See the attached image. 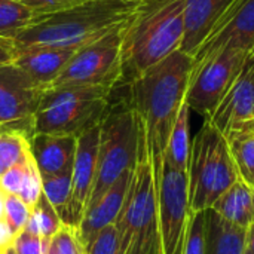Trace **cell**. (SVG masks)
<instances>
[{
    "label": "cell",
    "mask_w": 254,
    "mask_h": 254,
    "mask_svg": "<svg viewBox=\"0 0 254 254\" xmlns=\"http://www.w3.org/2000/svg\"><path fill=\"white\" fill-rule=\"evenodd\" d=\"M159 207V254H185L189 226V179L162 159L156 176Z\"/></svg>",
    "instance_id": "obj_9"
},
{
    "label": "cell",
    "mask_w": 254,
    "mask_h": 254,
    "mask_svg": "<svg viewBox=\"0 0 254 254\" xmlns=\"http://www.w3.org/2000/svg\"><path fill=\"white\" fill-rule=\"evenodd\" d=\"M18 46L13 39L0 36V67L12 64L16 58Z\"/></svg>",
    "instance_id": "obj_35"
},
{
    "label": "cell",
    "mask_w": 254,
    "mask_h": 254,
    "mask_svg": "<svg viewBox=\"0 0 254 254\" xmlns=\"http://www.w3.org/2000/svg\"><path fill=\"white\" fill-rule=\"evenodd\" d=\"M193 60L177 49L128 85V103L141 121L155 176L161 171L167 141L192 73Z\"/></svg>",
    "instance_id": "obj_1"
},
{
    "label": "cell",
    "mask_w": 254,
    "mask_h": 254,
    "mask_svg": "<svg viewBox=\"0 0 254 254\" xmlns=\"http://www.w3.org/2000/svg\"><path fill=\"white\" fill-rule=\"evenodd\" d=\"M71 176L73 168L67 170L60 174L54 176H40L42 177V192L51 202V205L55 208L61 220L65 216L70 195H71Z\"/></svg>",
    "instance_id": "obj_26"
},
{
    "label": "cell",
    "mask_w": 254,
    "mask_h": 254,
    "mask_svg": "<svg viewBox=\"0 0 254 254\" xmlns=\"http://www.w3.org/2000/svg\"><path fill=\"white\" fill-rule=\"evenodd\" d=\"M240 128L247 129V131H250V132H253L254 134V119H252L250 122H247V124H244V125H241ZM235 129H237V128H235Z\"/></svg>",
    "instance_id": "obj_38"
},
{
    "label": "cell",
    "mask_w": 254,
    "mask_h": 254,
    "mask_svg": "<svg viewBox=\"0 0 254 254\" xmlns=\"http://www.w3.org/2000/svg\"><path fill=\"white\" fill-rule=\"evenodd\" d=\"M21 1L30 6L37 15H46V13L70 9L91 0H21Z\"/></svg>",
    "instance_id": "obj_34"
},
{
    "label": "cell",
    "mask_w": 254,
    "mask_h": 254,
    "mask_svg": "<svg viewBox=\"0 0 254 254\" xmlns=\"http://www.w3.org/2000/svg\"><path fill=\"white\" fill-rule=\"evenodd\" d=\"M185 254H205V211H190Z\"/></svg>",
    "instance_id": "obj_28"
},
{
    "label": "cell",
    "mask_w": 254,
    "mask_h": 254,
    "mask_svg": "<svg viewBox=\"0 0 254 254\" xmlns=\"http://www.w3.org/2000/svg\"><path fill=\"white\" fill-rule=\"evenodd\" d=\"M146 0H91L70 9L37 15L15 36L18 46L48 45L79 49L131 19Z\"/></svg>",
    "instance_id": "obj_2"
},
{
    "label": "cell",
    "mask_w": 254,
    "mask_h": 254,
    "mask_svg": "<svg viewBox=\"0 0 254 254\" xmlns=\"http://www.w3.org/2000/svg\"><path fill=\"white\" fill-rule=\"evenodd\" d=\"M100 144V125L83 132L77 137L74 162H73V176H71V195L70 202L63 219V223L77 228L80 223L86 202L89 199L95 170H97V156Z\"/></svg>",
    "instance_id": "obj_13"
},
{
    "label": "cell",
    "mask_w": 254,
    "mask_h": 254,
    "mask_svg": "<svg viewBox=\"0 0 254 254\" xmlns=\"http://www.w3.org/2000/svg\"><path fill=\"white\" fill-rule=\"evenodd\" d=\"M13 240H15V237H13L12 231L9 229L6 220L1 217L0 219V250L4 252V250L10 249L13 244Z\"/></svg>",
    "instance_id": "obj_36"
},
{
    "label": "cell",
    "mask_w": 254,
    "mask_h": 254,
    "mask_svg": "<svg viewBox=\"0 0 254 254\" xmlns=\"http://www.w3.org/2000/svg\"><path fill=\"white\" fill-rule=\"evenodd\" d=\"M141 140V122L128 98L112 101L100 125L97 170L86 208H91L125 173L137 165Z\"/></svg>",
    "instance_id": "obj_6"
},
{
    "label": "cell",
    "mask_w": 254,
    "mask_h": 254,
    "mask_svg": "<svg viewBox=\"0 0 254 254\" xmlns=\"http://www.w3.org/2000/svg\"><path fill=\"white\" fill-rule=\"evenodd\" d=\"M12 249L15 254H43L45 250V240L39 235L22 229L13 240Z\"/></svg>",
    "instance_id": "obj_33"
},
{
    "label": "cell",
    "mask_w": 254,
    "mask_h": 254,
    "mask_svg": "<svg viewBox=\"0 0 254 254\" xmlns=\"http://www.w3.org/2000/svg\"><path fill=\"white\" fill-rule=\"evenodd\" d=\"M113 89L94 85H58L43 89L33 118V134L79 137L101 125Z\"/></svg>",
    "instance_id": "obj_4"
},
{
    "label": "cell",
    "mask_w": 254,
    "mask_h": 254,
    "mask_svg": "<svg viewBox=\"0 0 254 254\" xmlns=\"http://www.w3.org/2000/svg\"><path fill=\"white\" fill-rule=\"evenodd\" d=\"M190 211H205L238 179L226 137L207 119L192 141L189 162Z\"/></svg>",
    "instance_id": "obj_7"
},
{
    "label": "cell",
    "mask_w": 254,
    "mask_h": 254,
    "mask_svg": "<svg viewBox=\"0 0 254 254\" xmlns=\"http://www.w3.org/2000/svg\"><path fill=\"white\" fill-rule=\"evenodd\" d=\"M115 223L119 232L122 254H159L158 183L143 125L137 165L122 210Z\"/></svg>",
    "instance_id": "obj_5"
},
{
    "label": "cell",
    "mask_w": 254,
    "mask_h": 254,
    "mask_svg": "<svg viewBox=\"0 0 254 254\" xmlns=\"http://www.w3.org/2000/svg\"><path fill=\"white\" fill-rule=\"evenodd\" d=\"M0 254H15V252H13V249L10 247V249H7V250H4L3 253H0Z\"/></svg>",
    "instance_id": "obj_40"
},
{
    "label": "cell",
    "mask_w": 254,
    "mask_h": 254,
    "mask_svg": "<svg viewBox=\"0 0 254 254\" xmlns=\"http://www.w3.org/2000/svg\"><path fill=\"white\" fill-rule=\"evenodd\" d=\"M76 51L77 49L74 48L48 45L18 46L13 64H16L22 71H25L37 86L46 89L55 82V79L64 70V67Z\"/></svg>",
    "instance_id": "obj_17"
},
{
    "label": "cell",
    "mask_w": 254,
    "mask_h": 254,
    "mask_svg": "<svg viewBox=\"0 0 254 254\" xmlns=\"http://www.w3.org/2000/svg\"><path fill=\"white\" fill-rule=\"evenodd\" d=\"M247 246L250 247V250L254 254V222L252 223V226L247 229Z\"/></svg>",
    "instance_id": "obj_37"
},
{
    "label": "cell",
    "mask_w": 254,
    "mask_h": 254,
    "mask_svg": "<svg viewBox=\"0 0 254 254\" xmlns=\"http://www.w3.org/2000/svg\"><path fill=\"white\" fill-rule=\"evenodd\" d=\"M205 119L223 135L254 119V74L249 60L214 112Z\"/></svg>",
    "instance_id": "obj_14"
},
{
    "label": "cell",
    "mask_w": 254,
    "mask_h": 254,
    "mask_svg": "<svg viewBox=\"0 0 254 254\" xmlns=\"http://www.w3.org/2000/svg\"><path fill=\"white\" fill-rule=\"evenodd\" d=\"M237 0H185V33L180 51L193 57Z\"/></svg>",
    "instance_id": "obj_16"
},
{
    "label": "cell",
    "mask_w": 254,
    "mask_h": 254,
    "mask_svg": "<svg viewBox=\"0 0 254 254\" xmlns=\"http://www.w3.org/2000/svg\"><path fill=\"white\" fill-rule=\"evenodd\" d=\"M225 137L238 176L254 186V134L247 129L237 128L229 131Z\"/></svg>",
    "instance_id": "obj_22"
},
{
    "label": "cell",
    "mask_w": 254,
    "mask_h": 254,
    "mask_svg": "<svg viewBox=\"0 0 254 254\" xmlns=\"http://www.w3.org/2000/svg\"><path fill=\"white\" fill-rule=\"evenodd\" d=\"M253 48L254 0H237L198 52L192 57V65L199 64L222 49H243L252 52Z\"/></svg>",
    "instance_id": "obj_12"
},
{
    "label": "cell",
    "mask_w": 254,
    "mask_h": 254,
    "mask_svg": "<svg viewBox=\"0 0 254 254\" xmlns=\"http://www.w3.org/2000/svg\"><path fill=\"white\" fill-rule=\"evenodd\" d=\"M249 63L252 64V70H253V74H254V48H253V51L250 52V55H249Z\"/></svg>",
    "instance_id": "obj_39"
},
{
    "label": "cell",
    "mask_w": 254,
    "mask_h": 254,
    "mask_svg": "<svg viewBox=\"0 0 254 254\" xmlns=\"http://www.w3.org/2000/svg\"><path fill=\"white\" fill-rule=\"evenodd\" d=\"M243 254H253V252L250 250V247H249V246H246V249H244V253Z\"/></svg>",
    "instance_id": "obj_41"
},
{
    "label": "cell",
    "mask_w": 254,
    "mask_h": 254,
    "mask_svg": "<svg viewBox=\"0 0 254 254\" xmlns=\"http://www.w3.org/2000/svg\"><path fill=\"white\" fill-rule=\"evenodd\" d=\"M43 89L16 64L0 67V127L33 135V118Z\"/></svg>",
    "instance_id": "obj_11"
},
{
    "label": "cell",
    "mask_w": 254,
    "mask_h": 254,
    "mask_svg": "<svg viewBox=\"0 0 254 254\" xmlns=\"http://www.w3.org/2000/svg\"><path fill=\"white\" fill-rule=\"evenodd\" d=\"M51 246L55 254H85L76 234V228L63 223L60 231L51 238Z\"/></svg>",
    "instance_id": "obj_31"
},
{
    "label": "cell",
    "mask_w": 254,
    "mask_h": 254,
    "mask_svg": "<svg viewBox=\"0 0 254 254\" xmlns=\"http://www.w3.org/2000/svg\"><path fill=\"white\" fill-rule=\"evenodd\" d=\"M31 152H28L19 162L12 165L9 170H6L3 174H0V188L4 193L18 195L22 186V182L25 179L28 164H30Z\"/></svg>",
    "instance_id": "obj_30"
},
{
    "label": "cell",
    "mask_w": 254,
    "mask_h": 254,
    "mask_svg": "<svg viewBox=\"0 0 254 254\" xmlns=\"http://www.w3.org/2000/svg\"><path fill=\"white\" fill-rule=\"evenodd\" d=\"M249 55L250 51L222 49L192 65L186 91V103L190 110L208 118L243 70Z\"/></svg>",
    "instance_id": "obj_10"
},
{
    "label": "cell",
    "mask_w": 254,
    "mask_h": 254,
    "mask_svg": "<svg viewBox=\"0 0 254 254\" xmlns=\"http://www.w3.org/2000/svg\"><path fill=\"white\" fill-rule=\"evenodd\" d=\"M190 107L185 100L171 128L162 159L173 168L188 173L190 162Z\"/></svg>",
    "instance_id": "obj_21"
},
{
    "label": "cell",
    "mask_w": 254,
    "mask_h": 254,
    "mask_svg": "<svg viewBox=\"0 0 254 254\" xmlns=\"http://www.w3.org/2000/svg\"><path fill=\"white\" fill-rule=\"evenodd\" d=\"M63 226V220L55 211V208L51 205L45 193L39 196L37 202L31 208V214L28 219V223L24 229L39 235L42 240H51Z\"/></svg>",
    "instance_id": "obj_25"
},
{
    "label": "cell",
    "mask_w": 254,
    "mask_h": 254,
    "mask_svg": "<svg viewBox=\"0 0 254 254\" xmlns=\"http://www.w3.org/2000/svg\"><path fill=\"white\" fill-rule=\"evenodd\" d=\"M86 254H122L116 223L103 228L97 234Z\"/></svg>",
    "instance_id": "obj_29"
},
{
    "label": "cell",
    "mask_w": 254,
    "mask_h": 254,
    "mask_svg": "<svg viewBox=\"0 0 254 254\" xmlns=\"http://www.w3.org/2000/svg\"><path fill=\"white\" fill-rule=\"evenodd\" d=\"M30 135L25 131L0 127V174L19 162L28 152Z\"/></svg>",
    "instance_id": "obj_24"
},
{
    "label": "cell",
    "mask_w": 254,
    "mask_h": 254,
    "mask_svg": "<svg viewBox=\"0 0 254 254\" xmlns=\"http://www.w3.org/2000/svg\"><path fill=\"white\" fill-rule=\"evenodd\" d=\"M0 253H3V252H1V250H0Z\"/></svg>",
    "instance_id": "obj_42"
},
{
    "label": "cell",
    "mask_w": 254,
    "mask_h": 254,
    "mask_svg": "<svg viewBox=\"0 0 254 254\" xmlns=\"http://www.w3.org/2000/svg\"><path fill=\"white\" fill-rule=\"evenodd\" d=\"M28 144L40 176H54L73 168L76 137L34 132Z\"/></svg>",
    "instance_id": "obj_18"
},
{
    "label": "cell",
    "mask_w": 254,
    "mask_h": 254,
    "mask_svg": "<svg viewBox=\"0 0 254 254\" xmlns=\"http://www.w3.org/2000/svg\"><path fill=\"white\" fill-rule=\"evenodd\" d=\"M183 33L185 0H146L125 28L119 88L180 49Z\"/></svg>",
    "instance_id": "obj_3"
},
{
    "label": "cell",
    "mask_w": 254,
    "mask_h": 254,
    "mask_svg": "<svg viewBox=\"0 0 254 254\" xmlns=\"http://www.w3.org/2000/svg\"><path fill=\"white\" fill-rule=\"evenodd\" d=\"M247 229L223 220L214 210H205V254H243Z\"/></svg>",
    "instance_id": "obj_20"
},
{
    "label": "cell",
    "mask_w": 254,
    "mask_h": 254,
    "mask_svg": "<svg viewBox=\"0 0 254 254\" xmlns=\"http://www.w3.org/2000/svg\"><path fill=\"white\" fill-rule=\"evenodd\" d=\"M31 208L18 196L4 193L3 198V219L6 220L13 237H16L28 223Z\"/></svg>",
    "instance_id": "obj_27"
},
{
    "label": "cell",
    "mask_w": 254,
    "mask_h": 254,
    "mask_svg": "<svg viewBox=\"0 0 254 254\" xmlns=\"http://www.w3.org/2000/svg\"><path fill=\"white\" fill-rule=\"evenodd\" d=\"M128 21L79 48L51 86L94 85L116 91L122 76V43Z\"/></svg>",
    "instance_id": "obj_8"
},
{
    "label": "cell",
    "mask_w": 254,
    "mask_h": 254,
    "mask_svg": "<svg viewBox=\"0 0 254 254\" xmlns=\"http://www.w3.org/2000/svg\"><path fill=\"white\" fill-rule=\"evenodd\" d=\"M37 13L21 0H0V36L15 39L18 33L30 27Z\"/></svg>",
    "instance_id": "obj_23"
},
{
    "label": "cell",
    "mask_w": 254,
    "mask_h": 254,
    "mask_svg": "<svg viewBox=\"0 0 254 254\" xmlns=\"http://www.w3.org/2000/svg\"><path fill=\"white\" fill-rule=\"evenodd\" d=\"M132 173L131 171H125L115 183L113 186L91 207L85 211L80 223L76 228V234H77V240L83 249V252L86 254L91 243L94 241V238L97 237V234L116 222L124 201L127 198L128 189H129V183L132 179Z\"/></svg>",
    "instance_id": "obj_15"
},
{
    "label": "cell",
    "mask_w": 254,
    "mask_h": 254,
    "mask_svg": "<svg viewBox=\"0 0 254 254\" xmlns=\"http://www.w3.org/2000/svg\"><path fill=\"white\" fill-rule=\"evenodd\" d=\"M40 195H42V177H40L37 165H36V162L33 159V155H31L28 170H27V174H25V179L22 182V186H21V190H19L18 196L30 208H33Z\"/></svg>",
    "instance_id": "obj_32"
},
{
    "label": "cell",
    "mask_w": 254,
    "mask_h": 254,
    "mask_svg": "<svg viewBox=\"0 0 254 254\" xmlns=\"http://www.w3.org/2000/svg\"><path fill=\"white\" fill-rule=\"evenodd\" d=\"M211 210L228 223L249 229L254 222V186L240 177L216 199Z\"/></svg>",
    "instance_id": "obj_19"
}]
</instances>
